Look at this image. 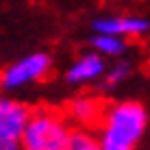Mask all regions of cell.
<instances>
[{
    "label": "cell",
    "mask_w": 150,
    "mask_h": 150,
    "mask_svg": "<svg viewBox=\"0 0 150 150\" xmlns=\"http://www.w3.org/2000/svg\"><path fill=\"white\" fill-rule=\"evenodd\" d=\"M70 133L72 131L61 113L52 109H37L30 111L20 135V146L22 150H65Z\"/></svg>",
    "instance_id": "2"
},
{
    "label": "cell",
    "mask_w": 150,
    "mask_h": 150,
    "mask_svg": "<svg viewBox=\"0 0 150 150\" xmlns=\"http://www.w3.org/2000/svg\"><path fill=\"white\" fill-rule=\"evenodd\" d=\"M131 63L128 61H120V63H115L113 65V70L107 74V79H105V87H113V85H117V83H122V81H126L128 76H131Z\"/></svg>",
    "instance_id": "10"
},
{
    "label": "cell",
    "mask_w": 150,
    "mask_h": 150,
    "mask_svg": "<svg viewBox=\"0 0 150 150\" xmlns=\"http://www.w3.org/2000/svg\"><path fill=\"white\" fill-rule=\"evenodd\" d=\"M102 150H135L148 126V111L142 102L124 100L102 109Z\"/></svg>",
    "instance_id": "1"
},
{
    "label": "cell",
    "mask_w": 150,
    "mask_h": 150,
    "mask_svg": "<svg viewBox=\"0 0 150 150\" xmlns=\"http://www.w3.org/2000/svg\"><path fill=\"white\" fill-rule=\"evenodd\" d=\"M0 150H22L20 139H2L0 137Z\"/></svg>",
    "instance_id": "11"
},
{
    "label": "cell",
    "mask_w": 150,
    "mask_h": 150,
    "mask_svg": "<svg viewBox=\"0 0 150 150\" xmlns=\"http://www.w3.org/2000/svg\"><path fill=\"white\" fill-rule=\"evenodd\" d=\"M105 68H107L105 59L100 54H85L68 70V81L74 83V85L76 83H89L98 79L105 72Z\"/></svg>",
    "instance_id": "6"
},
{
    "label": "cell",
    "mask_w": 150,
    "mask_h": 150,
    "mask_svg": "<svg viewBox=\"0 0 150 150\" xmlns=\"http://www.w3.org/2000/svg\"><path fill=\"white\" fill-rule=\"evenodd\" d=\"M91 46L98 50L100 54L107 57H117L126 50V41L120 35H111V33H98L94 39H91Z\"/></svg>",
    "instance_id": "8"
},
{
    "label": "cell",
    "mask_w": 150,
    "mask_h": 150,
    "mask_svg": "<svg viewBox=\"0 0 150 150\" xmlns=\"http://www.w3.org/2000/svg\"><path fill=\"white\" fill-rule=\"evenodd\" d=\"M65 150H102V146H100V142H98V139H94V137L89 135V133L72 131Z\"/></svg>",
    "instance_id": "9"
},
{
    "label": "cell",
    "mask_w": 150,
    "mask_h": 150,
    "mask_svg": "<svg viewBox=\"0 0 150 150\" xmlns=\"http://www.w3.org/2000/svg\"><path fill=\"white\" fill-rule=\"evenodd\" d=\"M94 28L98 33H111V35H120V37H137V35L146 33L150 24L144 18H102L94 22Z\"/></svg>",
    "instance_id": "5"
},
{
    "label": "cell",
    "mask_w": 150,
    "mask_h": 150,
    "mask_svg": "<svg viewBox=\"0 0 150 150\" xmlns=\"http://www.w3.org/2000/svg\"><path fill=\"white\" fill-rule=\"evenodd\" d=\"M70 115L79 124L94 126V124L100 122L102 102L98 100V98H91V96H81V98H76V100L70 102Z\"/></svg>",
    "instance_id": "7"
},
{
    "label": "cell",
    "mask_w": 150,
    "mask_h": 150,
    "mask_svg": "<svg viewBox=\"0 0 150 150\" xmlns=\"http://www.w3.org/2000/svg\"><path fill=\"white\" fill-rule=\"evenodd\" d=\"M50 65H52V61H50L48 54H44V52L28 54V57L15 61L13 65L2 70V74H0V87L11 91V89H20V87L28 85V83L41 81L48 76Z\"/></svg>",
    "instance_id": "3"
},
{
    "label": "cell",
    "mask_w": 150,
    "mask_h": 150,
    "mask_svg": "<svg viewBox=\"0 0 150 150\" xmlns=\"http://www.w3.org/2000/svg\"><path fill=\"white\" fill-rule=\"evenodd\" d=\"M30 109L26 105L11 98H0V137L2 139H20Z\"/></svg>",
    "instance_id": "4"
}]
</instances>
